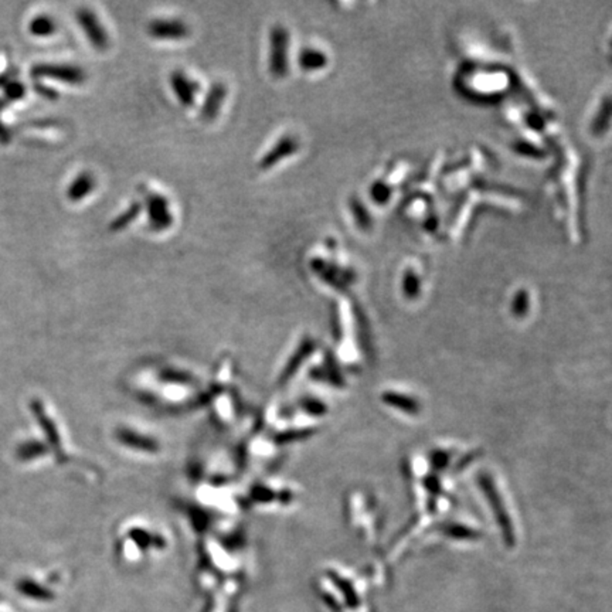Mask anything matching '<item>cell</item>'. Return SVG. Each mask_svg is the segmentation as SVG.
<instances>
[{"label": "cell", "instance_id": "obj_1", "mask_svg": "<svg viewBox=\"0 0 612 612\" xmlns=\"http://www.w3.org/2000/svg\"><path fill=\"white\" fill-rule=\"evenodd\" d=\"M268 68L274 77H283L288 71V32L281 26L269 32Z\"/></svg>", "mask_w": 612, "mask_h": 612}, {"label": "cell", "instance_id": "obj_2", "mask_svg": "<svg viewBox=\"0 0 612 612\" xmlns=\"http://www.w3.org/2000/svg\"><path fill=\"white\" fill-rule=\"evenodd\" d=\"M145 206L148 213V226L152 231L162 233L173 224L171 203L159 193H145Z\"/></svg>", "mask_w": 612, "mask_h": 612}, {"label": "cell", "instance_id": "obj_3", "mask_svg": "<svg viewBox=\"0 0 612 612\" xmlns=\"http://www.w3.org/2000/svg\"><path fill=\"white\" fill-rule=\"evenodd\" d=\"M77 21L78 26L84 32L87 40L90 41V44L98 50V51H105L109 48L111 40H109V35L105 29V26L102 24V21L99 20V17L95 15L94 10L88 9V8H81L77 10Z\"/></svg>", "mask_w": 612, "mask_h": 612}, {"label": "cell", "instance_id": "obj_4", "mask_svg": "<svg viewBox=\"0 0 612 612\" xmlns=\"http://www.w3.org/2000/svg\"><path fill=\"white\" fill-rule=\"evenodd\" d=\"M32 75L36 78H51L70 86H81L84 84L87 79V74L81 67L73 64H55V63H44L35 66L32 70Z\"/></svg>", "mask_w": 612, "mask_h": 612}, {"label": "cell", "instance_id": "obj_5", "mask_svg": "<svg viewBox=\"0 0 612 612\" xmlns=\"http://www.w3.org/2000/svg\"><path fill=\"white\" fill-rule=\"evenodd\" d=\"M148 35L160 41H179L189 37L190 29L183 20L173 17H159L149 21Z\"/></svg>", "mask_w": 612, "mask_h": 612}, {"label": "cell", "instance_id": "obj_6", "mask_svg": "<svg viewBox=\"0 0 612 612\" xmlns=\"http://www.w3.org/2000/svg\"><path fill=\"white\" fill-rule=\"evenodd\" d=\"M169 82H171L172 91L180 105H183L186 108H190L194 105V102H196V97L199 94V90H200V86L196 79H193L182 70H175L169 77Z\"/></svg>", "mask_w": 612, "mask_h": 612}, {"label": "cell", "instance_id": "obj_7", "mask_svg": "<svg viewBox=\"0 0 612 612\" xmlns=\"http://www.w3.org/2000/svg\"><path fill=\"white\" fill-rule=\"evenodd\" d=\"M227 94H229L227 87L222 84V82H214V84L209 88L203 105L200 108L202 119L207 122L214 121L220 114L222 104H224L227 98Z\"/></svg>", "mask_w": 612, "mask_h": 612}, {"label": "cell", "instance_id": "obj_8", "mask_svg": "<svg viewBox=\"0 0 612 612\" xmlns=\"http://www.w3.org/2000/svg\"><path fill=\"white\" fill-rule=\"evenodd\" d=\"M97 187V179L90 172L78 173L67 187V199L73 203L87 199Z\"/></svg>", "mask_w": 612, "mask_h": 612}, {"label": "cell", "instance_id": "obj_9", "mask_svg": "<svg viewBox=\"0 0 612 612\" xmlns=\"http://www.w3.org/2000/svg\"><path fill=\"white\" fill-rule=\"evenodd\" d=\"M294 152V141L289 137H283L278 141L272 149H269L262 159L258 163V168L262 171H267L272 166H275L278 162H281L284 157L291 155Z\"/></svg>", "mask_w": 612, "mask_h": 612}, {"label": "cell", "instance_id": "obj_10", "mask_svg": "<svg viewBox=\"0 0 612 612\" xmlns=\"http://www.w3.org/2000/svg\"><path fill=\"white\" fill-rule=\"evenodd\" d=\"M17 590L20 594L33 598V600H40V601H50L52 600V593L44 587H41L40 584L32 581V580H21L17 584Z\"/></svg>", "mask_w": 612, "mask_h": 612}, {"label": "cell", "instance_id": "obj_11", "mask_svg": "<svg viewBox=\"0 0 612 612\" xmlns=\"http://www.w3.org/2000/svg\"><path fill=\"white\" fill-rule=\"evenodd\" d=\"M55 30H57V24H55L52 17L47 15H40L35 17L29 24V32L36 37H48Z\"/></svg>", "mask_w": 612, "mask_h": 612}, {"label": "cell", "instance_id": "obj_12", "mask_svg": "<svg viewBox=\"0 0 612 612\" xmlns=\"http://www.w3.org/2000/svg\"><path fill=\"white\" fill-rule=\"evenodd\" d=\"M142 211V204L141 203H132L126 211H122L115 220L111 221L109 224V230L111 231H121L124 229H126L131 222L141 214Z\"/></svg>", "mask_w": 612, "mask_h": 612}, {"label": "cell", "instance_id": "obj_13", "mask_svg": "<svg viewBox=\"0 0 612 612\" xmlns=\"http://www.w3.org/2000/svg\"><path fill=\"white\" fill-rule=\"evenodd\" d=\"M5 93L10 101L21 98L24 95V86H21L17 81H12L9 86H6Z\"/></svg>", "mask_w": 612, "mask_h": 612}]
</instances>
